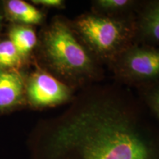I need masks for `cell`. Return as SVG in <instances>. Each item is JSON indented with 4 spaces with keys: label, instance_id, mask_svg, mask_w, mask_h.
Instances as JSON below:
<instances>
[{
    "label": "cell",
    "instance_id": "obj_1",
    "mask_svg": "<svg viewBox=\"0 0 159 159\" xmlns=\"http://www.w3.org/2000/svg\"><path fill=\"white\" fill-rule=\"evenodd\" d=\"M27 148L30 159H159V122L136 90L102 81L39 120Z\"/></svg>",
    "mask_w": 159,
    "mask_h": 159
},
{
    "label": "cell",
    "instance_id": "obj_2",
    "mask_svg": "<svg viewBox=\"0 0 159 159\" xmlns=\"http://www.w3.org/2000/svg\"><path fill=\"white\" fill-rule=\"evenodd\" d=\"M34 63L75 91L105 79L103 65L85 47L71 20L55 16L41 27Z\"/></svg>",
    "mask_w": 159,
    "mask_h": 159
},
{
    "label": "cell",
    "instance_id": "obj_3",
    "mask_svg": "<svg viewBox=\"0 0 159 159\" xmlns=\"http://www.w3.org/2000/svg\"><path fill=\"white\" fill-rule=\"evenodd\" d=\"M71 27L97 61L107 66L136 43L134 19H116L92 12L71 20Z\"/></svg>",
    "mask_w": 159,
    "mask_h": 159
},
{
    "label": "cell",
    "instance_id": "obj_4",
    "mask_svg": "<svg viewBox=\"0 0 159 159\" xmlns=\"http://www.w3.org/2000/svg\"><path fill=\"white\" fill-rule=\"evenodd\" d=\"M114 80L136 90L159 80V48L134 43L108 66Z\"/></svg>",
    "mask_w": 159,
    "mask_h": 159
},
{
    "label": "cell",
    "instance_id": "obj_5",
    "mask_svg": "<svg viewBox=\"0 0 159 159\" xmlns=\"http://www.w3.org/2000/svg\"><path fill=\"white\" fill-rule=\"evenodd\" d=\"M25 86L27 108L33 110L69 104L77 93L35 63L25 71Z\"/></svg>",
    "mask_w": 159,
    "mask_h": 159
},
{
    "label": "cell",
    "instance_id": "obj_6",
    "mask_svg": "<svg viewBox=\"0 0 159 159\" xmlns=\"http://www.w3.org/2000/svg\"><path fill=\"white\" fill-rule=\"evenodd\" d=\"M25 71L0 69V116L27 108Z\"/></svg>",
    "mask_w": 159,
    "mask_h": 159
},
{
    "label": "cell",
    "instance_id": "obj_7",
    "mask_svg": "<svg viewBox=\"0 0 159 159\" xmlns=\"http://www.w3.org/2000/svg\"><path fill=\"white\" fill-rule=\"evenodd\" d=\"M135 25L136 43L159 48V0L141 1Z\"/></svg>",
    "mask_w": 159,
    "mask_h": 159
},
{
    "label": "cell",
    "instance_id": "obj_8",
    "mask_svg": "<svg viewBox=\"0 0 159 159\" xmlns=\"http://www.w3.org/2000/svg\"><path fill=\"white\" fill-rule=\"evenodd\" d=\"M2 10L5 22L13 25L42 27L47 16L42 10L24 0H2Z\"/></svg>",
    "mask_w": 159,
    "mask_h": 159
},
{
    "label": "cell",
    "instance_id": "obj_9",
    "mask_svg": "<svg viewBox=\"0 0 159 159\" xmlns=\"http://www.w3.org/2000/svg\"><path fill=\"white\" fill-rule=\"evenodd\" d=\"M5 35L13 43L26 62L33 65L34 53L39 42V34L35 27L9 24Z\"/></svg>",
    "mask_w": 159,
    "mask_h": 159
},
{
    "label": "cell",
    "instance_id": "obj_10",
    "mask_svg": "<svg viewBox=\"0 0 159 159\" xmlns=\"http://www.w3.org/2000/svg\"><path fill=\"white\" fill-rule=\"evenodd\" d=\"M141 1L136 0H95L91 12L116 19H134Z\"/></svg>",
    "mask_w": 159,
    "mask_h": 159
},
{
    "label": "cell",
    "instance_id": "obj_11",
    "mask_svg": "<svg viewBox=\"0 0 159 159\" xmlns=\"http://www.w3.org/2000/svg\"><path fill=\"white\" fill-rule=\"evenodd\" d=\"M32 66L26 62L13 43L3 34L0 38V69L26 71Z\"/></svg>",
    "mask_w": 159,
    "mask_h": 159
},
{
    "label": "cell",
    "instance_id": "obj_12",
    "mask_svg": "<svg viewBox=\"0 0 159 159\" xmlns=\"http://www.w3.org/2000/svg\"><path fill=\"white\" fill-rule=\"evenodd\" d=\"M136 91L151 114L159 122V80Z\"/></svg>",
    "mask_w": 159,
    "mask_h": 159
},
{
    "label": "cell",
    "instance_id": "obj_13",
    "mask_svg": "<svg viewBox=\"0 0 159 159\" xmlns=\"http://www.w3.org/2000/svg\"><path fill=\"white\" fill-rule=\"evenodd\" d=\"M30 2L35 6L47 9L62 10L66 7V2L63 0H31Z\"/></svg>",
    "mask_w": 159,
    "mask_h": 159
},
{
    "label": "cell",
    "instance_id": "obj_14",
    "mask_svg": "<svg viewBox=\"0 0 159 159\" xmlns=\"http://www.w3.org/2000/svg\"><path fill=\"white\" fill-rule=\"evenodd\" d=\"M5 21L4 19L3 13H2V10L1 7V3H0V38L3 35V28L4 26H5Z\"/></svg>",
    "mask_w": 159,
    "mask_h": 159
}]
</instances>
